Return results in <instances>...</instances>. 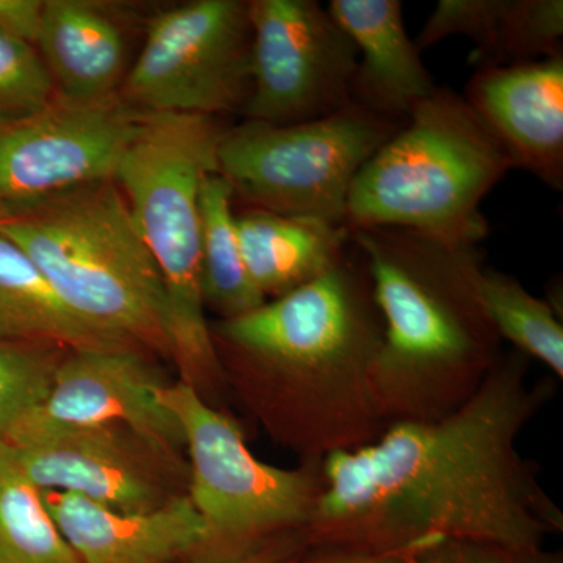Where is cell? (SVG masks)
<instances>
[{"mask_svg": "<svg viewBox=\"0 0 563 563\" xmlns=\"http://www.w3.org/2000/svg\"><path fill=\"white\" fill-rule=\"evenodd\" d=\"M514 163L563 190V55L483 66L463 95Z\"/></svg>", "mask_w": 563, "mask_h": 563, "instance_id": "obj_14", "label": "cell"}, {"mask_svg": "<svg viewBox=\"0 0 563 563\" xmlns=\"http://www.w3.org/2000/svg\"><path fill=\"white\" fill-rule=\"evenodd\" d=\"M162 402L179 421L188 451V498L209 528L199 563H225L288 533L306 532L322 490L321 462L280 468L258 461L240 426L187 383Z\"/></svg>", "mask_w": 563, "mask_h": 563, "instance_id": "obj_7", "label": "cell"}, {"mask_svg": "<svg viewBox=\"0 0 563 563\" xmlns=\"http://www.w3.org/2000/svg\"><path fill=\"white\" fill-rule=\"evenodd\" d=\"M250 99L244 120L296 124L351 102L358 52L314 0H250Z\"/></svg>", "mask_w": 563, "mask_h": 563, "instance_id": "obj_10", "label": "cell"}, {"mask_svg": "<svg viewBox=\"0 0 563 563\" xmlns=\"http://www.w3.org/2000/svg\"><path fill=\"white\" fill-rule=\"evenodd\" d=\"M413 563H563L562 554L544 548H520L510 544L470 539H437L426 543Z\"/></svg>", "mask_w": 563, "mask_h": 563, "instance_id": "obj_27", "label": "cell"}, {"mask_svg": "<svg viewBox=\"0 0 563 563\" xmlns=\"http://www.w3.org/2000/svg\"><path fill=\"white\" fill-rule=\"evenodd\" d=\"M60 358L58 347L0 340V439L44 401Z\"/></svg>", "mask_w": 563, "mask_h": 563, "instance_id": "obj_24", "label": "cell"}, {"mask_svg": "<svg viewBox=\"0 0 563 563\" xmlns=\"http://www.w3.org/2000/svg\"><path fill=\"white\" fill-rule=\"evenodd\" d=\"M35 47L57 95L73 101L120 95L131 68L124 16L106 2L44 0Z\"/></svg>", "mask_w": 563, "mask_h": 563, "instance_id": "obj_17", "label": "cell"}, {"mask_svg": "<svg viewBox=\"0 0 563 563\" xmlns=\"http://www.w3.org/2000/svg\"><path fill=\"white\" fill-rule=\"evenodd\" d=\"M0 563H80L52 520L43 493L0 439Z\"/></svg>", "mask_w": 563, "mask_h": 563, "instance_id": "obj_22", "label": "cell"}, {"mask_svg": "<svg viewBox=\"0 0 563 563\" xmlns=\"http://www.w3.org/2000/svg\"><path fill=\"white\" fill-rule=\"evenodd\" d=\"M309 548L306 532L288 533L252 553L225 563H290Z\"/></svg>", "mask_w": 563, "mask_h": 563, "instance_id": "obj_30", "label": "cell"}, {"mask_svg": "<svg viewBox=\"0 0 563 563\" xmlns=\"http://www.w3.org/2000/svg\"><path fill=\"white\" fill-rule=\"evenodd\" d=\"M431 540L401 550L385 551L352 547H310L290 563H413L418 551Z\"/></svg>", "mask_w": 563, "mask_h": 563, "instance_id": "obj_28", "label": "cell"}, {"mask_svg": "<svg viewBox=\"0 0 563 563\" xmlns=\"http://www.w3.org/2000/svg\"><path fill=\"white\" fill-rule=\"evenodd\" d=\"M43 13L44 0H0V32L35 46Z\"/></svg>", "mask_w": 563, "mask_h": 563, "instance_id": "obj_29", "label": "cell"}, {"mask_svg": "<svg viewBox=\"0 0 563 563\" xmlns=\"http://www.w3.org/2000/svg\"><path fill=\"white\" fill-rule=\"evenodd\" d=\"M250 0H191L155 14L120 90L132 109L242 113L252 76Z\"/></svg>", "mask_w": 563, "mask_h": 563, "instance_id": "obj_9", "label": "cell"}, {"mask_svg": "<svg viewBox=\"0 0 563 563\" xmlns=\"http://www.w3.org/2000/svg\"><path fill=\"white\" fill-rule=\"evenodd\" d=\"M80 563H199L210 533L187 493L150 512H121L84 496L41 492Z\"/></svg>", "mask_w": 563, "mask_h": 563, "instance_id": "obj_15", "label": "cell"}, {"mask_svg": "<svg viewBox=\"0 0 563 563\" xmlns=\"http://www.w3.org/2000/svg\"><path fill=\"white\" fill-rule=\"evenodd\" d=\"M562 40V0H506L498 38L483 66L517 65L563 55Z\"/></svg>", "mask_w": 563, "mask_h": 563, "instance_id": "obj_23", "label": "cell"}, {"mask_svg": "<svg viewBox=\"0 0 563 563\" xmlns=\"http://www.w3.org/2000/svg\"><path fill=\"white\" fill-rule=\"evenodd\" d=\"M476 295L499 339L526 357L536 358L558 379L563 377L562 314L548 299L537 298L510 274L481 265Z\"/></svg>", "mask_w": 563, "mask_h": 563, "instance_id": "obj_21", "label": "cell"}, {"mask_svg": "<svg viewBox=\"0 0 563 563\" xmlns=\"http://www.w3.org/2000/svg\"><path fill=\"white\" fill-rule=\"evenodd\" d=\"M0 233L85 324L124 346L172 354L161 273L114 179L55 192L0 218Z\"/></svg>", "mask_w": 563, "mask_h": 563, "instance_id": "obj_4", "label": "cell"}, {"mask_svg": "<svg viewBox=\"0 0 563 563\" xmlns=\"http://www.w3.org/2000/svg\"><path fill=\"white\" fill-rule=\"evenodd\" d=\"M222 131L218 118L146 113L113 177L161 273L169 357L203 399L228 384L203 302L199 214L202 179L218 173Z\"/></svg>", "mask_w": 563, "mask_h": 563, "instance_id": "obj_5", "label": "cell"}, {"mask_svg": "<svg viewBox=\"0 0 563 563\" xmlns=\"http://www.w3.org/2000/svg\"><path fill=\"white\" fill-rule=\"evenodd\" d=\"M514 168L476 111L451 88L435 91L363 165L344 224L420 232L448 246L488 235L481 203Z\"/></svg>", "mask_w": 563, "mask_h": 563, "instance_id": "obj_6", "label": "cell"}, {"mask_svg": "<svg viewBox=\"0 0 563 563\" xmlns=\"http://www.w3.org/2000/svg\"><path fill=\"white\" fill-rule=\"evenodd\" d=\"M166 385L161 369L140 347L66 351L44 401L7 437L63 426L121 428L185 463L180 461L185 439L179 421L162 402Z\"/></svg>", "mask_w": 563, "mask_h": 563, "instance_id": "obj_13", "label": "cell"}, {"mask_svg": "<svg viewBox=\"0 0 563 563\" xmlns=\"http://www.w3.org/2000/svg\"><path fill=\"white\" fill-rule=\"evenodd\" d=\"M0 340L66 351L124 346L70 312L32 258L2 233Z\"/></svg>", "mask_w": 563, "mask_h": 563, "instance_id": "obj_19", "label": "cell"}, {"mask_svg": "<svg viewBox=\"0 0 563 563\" xmlns=\"http://www.w3.org/2000/svg\"><path fill=\"white\" fill-rule=\"evenodd\" d=\"M404 124L354 102L296 124L244 120L222 131L218 173L250 209L344 224L355 177Z\"/></svg>", "mask_w": 563, "mask_h": 563, "instance_id": "obj_8", "label": "cell"}, {"mask_svg": "<svg viewBox=\"0 0 563 563\" xmlns=\"http://www.w3.org/2000/svg\"><path fill=\"white\" fill-rule=\"evenodd\" d=\"M210 329L222 368L262 383L274 426L303 462L357 450L387 428L373 390L384 321L352 240L318 279Z\"/></svg>", "mask_w": 563, "mask_h": 563, "instance_id": "obj_2", "label": "cell"}, {"mask_svg": "<svg viewBox=\"0 0 563 563\" xmlns=\"http://www.w3.org/2000/svg\"><path fill=\"white\" fill-rule=\"evenodd\" d=\"M350 232L384 321L373 390L385 424L437 421L455 412L503 352L476 295L481 252L407 229Z\"/></svg>", "mask_w": 563, "mask_h": 563, "instance_id": "obj_3", "label": "cell"}, {"mask_svg": "<svg viewBox=\"0 0 563 563\" xmlns=\"http://www.w3.org/2000/svg\"><path fill=\"white\" fill-rule=\"evenodd\" d=\"M531 358L503 351L472 398L437 421L396 422L328 455L306 531L310 547L401 550L431 539L544 548L563 512L518 442L555 393Z\"/></svg>", "mask_w": 563, "mask_h": 563, "instance_id": "obj_1", "label": "cell"}, {"mask_svg": "<svg viewBox=\"0 0 563 563\" xmlns=\"http://www.w3.org/2000/svg\"><path fill=\"white\" fill-rule=\"evenodd\" d=\"M328 10L357 47L351 102L388 120H409L437 87L407 33L401 2L331 0Z\"/></svg>", "mask_w": 563, "mask_h": 563, "instance_id": "obj_16", "label": "cell"}, {"mask_svg": "<svg viewBox=\"0 0 563 563\" xmlns=\"http://www.w3.org/2000/svg\"><path fill=\"white\" fill-rule=\"evenodd\" d=\"M55 96L54 81L36 47L0 32V120L36 113Z\"/></svg>", "mask_w": 563, "mask_h": 563, "instance_id": "obj_25", "label": "cell"}, {"mask_svg": "<svg viewBox=\"0 0 563 563\" xmlns=\"http://www.w3.org/2000/svg\"><path fill=\"white\" fill-rule=\"evenodd\" d=\"M244 265L266 301L303 287L351 246L346 224L247 209L235 214Z\"/></svg>", "mask_w": 563, "mask_h": 563, "instance_id": "obj_18", "label": "cell"}, {"mask_svg": "<svg viewBox=\"0 0 563 563\" xmlns=\"http://www.w3.org/2000/svg\"><path fill=\"white\" fill-rule=\"evenodd\" d=\"M144 114L120 95L90 102L57 95L36 113L0 120V218L55 192L113 179Z\"/></svg>", "mask_w": 563, "mask_h": 563, "instance_id": "obj_11", "label": "cell"}, {"mask_svg": "<svg viewBox=\"0 0 563 563\" xmlns=\"http://www.w3.org/2000/svg\"><path fill=\"white\" fill-rule=\"evenodd\" d=\"M3 440L41 492L73 493L121 512H150L184 495L174 474L188 476L185 463L125 429L63 426Z\"/></svg>", "mask_w": 563, "mask_h": 563, "instance_id": "obj_12", "label": "cell"}, {"mask_svg": "<svg viewBox=\"0 0 563 563\" xmlns=\"http://www.w3.org/2000/svg\"><path fill=\"white\" fill-rule=\"evenodd\" d=\"M506 0H440L422 25L418 51L435 46L451 36H465L474 43L470 63L483 66L498 38Z\"/></svg>", "mask_w": 563, "mask_h": 563, "instance_id": "obj_26", "label": "cell"}, {"mask_svg": "<svg viewBox=\"0 0 563 563\" xmlns=\"http://www.w3.org/2000/svg\"><path fill=\"white\" fill-rule=\"evenodd\" d=\"M232 201V187L220 173L203 177L199 190L202 295L206 309L221 320L242 317L266 302L244 265Z\"/></svg>", "mask_w": 563, "mask_h": 563, "instance_id": "obj_20", "label": "cell"}]
</instances>
